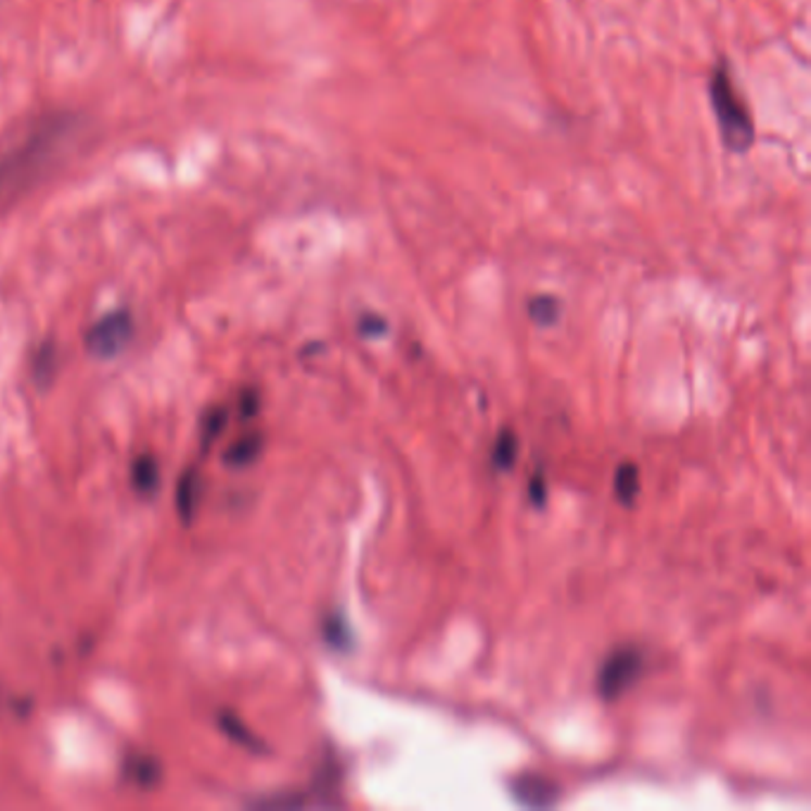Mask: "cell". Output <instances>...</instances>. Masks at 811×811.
Returning <instances> with one entry per match:
<instances>
[{
	"label": "cell",
	"mask_w": 811,
	"mask_h": 811,
	"mask_svg": "<svg viewBox=\"0 0 811 811\" xmlns=\"http://www.w3.org/2000/svg\"><path fill=\"white\" fill-rule=\"evenodd\" d=\"M322 633H324V641L334 649H340V653H348V649H352L355 635L343 614H336V612L329 614V617L324 619Z\"/></svg>",
	"instance_id": "obj_9"
},
{
	"label": "cell",
	"mask_w": 811,
	"mask_h": 811,
	"mask_svg": "<svg viewBox=\"0 0 811 811\" xmlns=\"http://www.w3.org/2000/svg\"><path fill=\"white\" fill-rule=\"evenodd\" d=\"M614 493H617V500L623 502V505H633L638 493H641V472L633 462H623L619 464L617 474H614Z\"/></svg>",
	"instance_id": "obj_8"
},
{
	"label": "cell",
	"mask_w": 811,
	"mask_h": 811,
	"mask_svg": "<svg viewBox=\"0 0 811 811\" xmlns=\"http://www.w3.org/2000/svg\"><path fill=\"white\" fill-rule=\"evenodd\" d=\"M131 478H133V488H137L139 493H145V495L155 493L157 484H159V469H157L155 458H151V454H141V458L133 462Z\"/></svg>",
	"instance_id": "obj_10"
},
{
	"label": "cell",
	"mask_w": 811,
	"mask_h": 811,
	"mask_svg": "<svg viewBox=\"0 0 811 811\" xmlns=\"http://www.w3.org/2000/svg\"><path fill=\"white\" fill-rule=\"evenodd\" d=\"M358 329H360V334H362L364 338H381V336H386L388 322H386L384 317H378V314H364V317L360 319Z\"/></svg>",
	"instance_id": "obj_16"
},
{
	"label": "cell",
	"mask_w": 811,
	"mask_h": 811,
	"mask_svg": "<svg viewBox=\"0 0 811 811\" xmlns=\"http://www.w3.org/2000/svg\"><path fill=\"white\" fill-rule=\"evenodd\" d=\"M224 424H227V412L224 410H215L210 414V420H207V424H205V442L215 440L221 434V428H224Z\"/></svg>",
	"instance_id": "obj_18"
},
{
	"label": "cell",
	"mask_w": 811,
	"mask_h": 811,
	"mask_svg": "<svg viewBox=\"0 0 811 811\" xmlns=\"http://www.w3.org/2000/svg\"><path fill=\"white\" fill-rule=\"evenodd\" d=\"M57 369V362H55V350L51 346H46L43 350H39V355H36V366H34V374H36V381H39L41 386H46L48 381L53 378Z\"/></svg>",
	"instance_id": "obj_14"
},
{
	"label": "cell",
	"mask_w": 811,
	"mask_h": 811,
	"mask_svg": "<svg viewBox=\"0 0 811 811\" xmlns=\"http://www.w3.org/2000/svg\"><path fill=\"white\" fill-rule=\"evenodd\" d=\"M709 103L715 110V119L719 127L721 143L735 155H745L755 145V121L745 101L737 93V86L733 81V72L726 60H719L709 72Z\"/></svg>",
	"instance_id": "obj_2"
},
{
	"label": "cell",
	"mask_w": 811,
	"mask_h": 811,
	"mask_svg": "<svg viewBox=\"0 0 811 811\" xmlns=\"http://www.w3.org/2000/svg\"><path fill=\"white\" fill-rule=\"evenodd\" d=\"M528 498H531V502L536 507H543L548 502V486H545V476L543 474H536L531 478V484H528Z\"/></svg>",
	"instance_id": "obj_17"
},
{
	"label": "cell",
	"mask_w": 811,
	"mask_h": 811,
	"mask_svg": "<svg viewBox=\"0 0 811 811\" xmlns=\"http://www.w3.org/2000/svg\"><path fill=\"white\" fill-rule=\"evenodd\" d=\"M516 454H519V438H516L510 428H505L493 446V466L500 472L512 469L516 462Z\"/></svg>",
	"instance_id": "obj_12"
},
{
	"label": "cell",
	"mask_w": 811,
	"mask_h": 811,
	"mask_svg": "<svg viewBox=\"0 0 811 811\" xmlns=\"http://www.w3.org/2000/svg\"><path fill=\"white\" fill-rule=\"evenodd\" d=\"M74 129L69 115H51L36 121L20 141L0 153V207L39 179Z\"/></svg>",
	"instance_id": "obj_1"
},
{
	"label": "cell",
	"mask_w": 811,
	"mask_h": 811,
	"mask_svg": "<svg viewBox=\"0 0 811 811\" xmlns=\"http://www.w3.org/2000/svg\"><path fill=\"white\" fill-rule=\"evenodd\" d=\"M127 773H129V776H131L133 781L141 783V785H151V783H155V778H157V764H155L153 759L137 757V759H133L131 764L127 767Z\"/></svg>",
	"instance_id": "obj_15"
},
{
	"label": "cell",
	"mask_w": 811,
	"mask_h": 811,
	"mask_svg": "<svg viewBox=\"0 0 811 811\" xmlns=\"http://www.w3.org/2000/svg\"><path fill=\"white\" fill-rule=\"evenodd\" d=\"M559 314L562 305L555 295H536V298L528 300V317H531L538 326L557 324Z\"/></svg>",
	"instance_id": "obj_11"
},
{
	"label": "cell",
	"mask_w": 811,
	"mask_h": 811,
	"mask_svg": "<svg viewBox=\"0 0 811 811\" xmlns=\"http://www.w3.org/2000/svg\"><path fill=\"white\" fill-rule=\"evenodd\" d=\"M133 338V319L129 312L119 310V312H110L103 319L89 329L86 334V348H89L91 355L101 360L117 358V355L125 350Z\"/></svg>",
	"instance_id": "obj_4"
},
{
	"label": "cell",
	"mask_w": 811,
	"mask_h": 811,
	"mask_svg": "<svg viewBox=\"0 0 811 811\" xmlns=\"http://www.w3.org/2000/svg\"><path fill=\"white\" fill-rule=\"evenodd\" d=\"M643 671V655L635 645H621L614 649L602 661L597 671V691L605 699L621 697L629 687L641 679Z\"/></svg>",
	"instance_id": "obj_3"
},
{
	"label": "cell",
	"mask_w": 811,
	"mask_h": 811,
	"mask_svg": "<svg viewBox=\"0 0 811 811\" xmlns=\"http://www.w3.org/2000/svg\"><path fill=\"white\" fill-rule=\"evenodd\" d=\"M203 495V484L198 472H186L179 478V488H177V510L183 522H191L195 512H198V502Z\"/></svg>",
	"instance_id": "obj_6"
},
{
	"label": "cell",
	"mask_w": 811,
	"mask_h": 811,
	"mask_svg": "<svg viewBox=\"0 0 811 811\" xmlns=\"http://www.w3.org/2000/svg\"><path fill=\"white\" fill-rule=\"evenodd\" d=\"M262 448H265V438L260 434H245L239 440L231 442L224 454V462L233 466V469H243V466H248L260 458Z\"/></svg>",
	"instance_id": "obj_7"
},
{
	"label": "cell",
	"mask_w": 811,
	"mask_h": 811,
	"mask_svg": "<svg viewBox=\"0 0 811 811\" xmlns=\"http://www.w3.org/2000/svg\"><path fill=\"white\" fill-rule=\"evenodd\" d=\"M221 729H224V733L229 737H233V741H236V743H241L243 747H250V749H260L262 747L260 743L255 741V735L248 729H245L243 723L236 717H233V715L221 717Z\"/></svg>",
	"instance_id": "obj_13"
},
{
	"label": "cell",
	"mask_w": 811,
	"mask_h": 811,
	"mask_svg": "<svg viewBox=\"0 0 811 811\" xmlns=\"http://www.w3.org/2000/svg\"><path fill=\"white\" fill-rule=\"evenodd\" d=\"M510 793L516 802L528 809L555 807L562 797L559 785L548 776H540V773H522V776L512 778Z\"/></svg>",
	"instance_id": "obj_5"
}]
</instances>
